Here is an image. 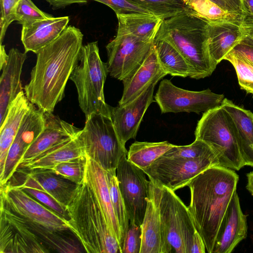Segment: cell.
Here are the masks:
<instances>
[{
    "instance_id": "cell-31",
    "label": "cell",
    "mask_w": 253,
    "mask_h": 253,
    "mask_svg": "<svg viewBox=\"0 0 253 253\" xmlns=\"http://www.w3.org/2000/svg\"><path fill=\"white\" fill-rule=\"evenodd\" d=\"M131 0L151 13L160 16L163 20L185 13L195 14L186 0Z\"/></svg>"
},
{
    "instance_id": "cell-17",
    "label": "cell",
    "mask_w": 253,
    "mask_h": 253,
    "mask_svg": "<svg viewBox=\"0 0 253 253\" xmlns=\"http://www.w3.org/2000/svg\"><path fill=\"white\" fill-rule=\"evenodd\" d=\"M84 181L92 191L110 230L122 251L124 239L112 204L106 170L87 156Z\"/></svg>"
},
{
    "instance_id": "cell-30",
    "label": "cell",
    "mask_w": 253,
    "mask_h": 253,
    "mask_svg": "<svg viewBox=\"0 0 253 253\" xmlns=\"http://www.w3.org/2000/svg\"><path fill=\"white\" fill-rule=\"evenodd\" d=\"M174 145L167 141L159 142L135 141L129 147L127 159L144 170Z\"/></svg>"
},
{
    "instance_id": "cell-1",
    "label": "cell",
    "mask_w": 253,
    "mask_h": 253,
    "mask_svg": "<svg viewBox=\"0 0 253 253\" xmlns=\"http://www.w3.org/2000/svg\"><path fill=\"white\" fill-rule=\"evenodd\" d=\"M83 38L79 28L68 26L58 38L36 53V65L24 89L29 101L43 112H53L63 98Z\"/></svg>"
},
{
    "instance_id": "cell-6",
    "label": "cell",
    "mask_w": 253,
    "mask_h": 253,
    "mask_svg": "<svg viewBox=\"0 0 253 253\" xmlns=\"http://www.w3.org/2000/svg\"><path fill=\"white\" fill-rule=\"evenodd\" d=\"M154 183L161 224V253H190L197 230L188 208L174 191Z\"/></svg>"
},
{
    "instance_id": "cell-15",
    "label": "cell",
    "mask_w": 253,
    "mask_h": 253,
    "mask_svg": "<svg viewBox=\"0 0 253 253\" xmlns=\"http://www.w3.org/2000/svg\"><path fill=\"white\" fill-rule=\"evenodd\" d=\"M6 184L18 188L28 186L42 190L67 207L78 185L50 169L30 170L25 168H17Z\"/></svg>"
},
{
    "instance_id": "cell-44",
    "label": "cell",
    "mask_w": 253,
    "mask_h": 253,
    "mask_svg": "<svg viewBox=\"0 0 253 253\" xmlns=\"http://www.w3.org/2000/svg\"><path fill=\"white\" fill-rule=\"evenodd\" d=\"M206 250L203 239L197 231L193 236L190 253H205Z\"/></svg>"
},
{
    "instance_id": "cell-7",
    "label": "cell",
    "mask_w": 253,
    "mask_h": 253,
    "mask_svg": "<svg viewBox=\"0 0 253 253\" xmlns=\"http://www.w3.org/2000/svg\"><path fill=\"white\" fill-rule=\"evenodd\" d=\"M195 135L196 139L205 142L212 149L219 166L237 170L245 166L229 116L221 105L204 112Z\"/></svg>"
},
{
    "instance_id": "cell-28",
    "label": "cell",
    "mask_w": 253,
    "mask_h": 253,
    "mask_svg": "<svg viewBox=\"0 0 253 253\" xmlns=\"http://www.w3.org/2000/svg\"><path fill=\"white\" fill-rule=\"evenodd\" d=\"M116 16L118 20L117 31L151 41H154L163 21L154 14L130 13Z\"/></svg>"
},
{
    "instance_id": "cell-11",
    "label": "cell",
    "mask_w": 253,
    "mask_h": 253,
    "mask_svg": "<svg viewBox=\"0 0 253 253\" xmlns=\"http://www.w3.org/2000/svg\"><path fill=\"white\" fill-rule=\"evenodd\" d=\"M213 166H218L217 159H189L162 156L143 171L150 180L175 192L186 186L194 177Z\"/></svg>"
},
{
    "instance_id": "cell-19",
    "label": "cell",
    "mask_w": 253,
    "mask_h": 253,
    "mask_svg": "<svg viewBox=\"0 0 253 253\" xmlns=\"http://www.w3.org/2000/svg\"><path fill=\"white\" fill-rule=\"evenodd\" d=\"M246 216L241 208L236 190L219 227L212 253H230L247 235Z\"/></svg>"
},
{
    "instance_id": "cell-27",
    "label": "cell",
    "mask_w": 253,
    "mask_h": 253,
    "mask_svg": "<svg viewBox=\"0 0 253 253\" xmlns=\"http://www.w3.org/2000/svg\"><path fill=\"white\" fill-rule=\"evenodd\" d=\"M84 156L86 155L77 135L53 146L31 162L17 168L30 170L50 169L61 163Z\"/></svg>"
},
{
    "instance_id": "cell-38",
    "label": "cell",
    "mask_w": 253,
    "mask_h": 253,
    "mask_svg": "<svg viewBox=\"0 0 253 253\" xmlns=\"http://www.w3.org/2000/svg\"><path fill=\"white\" fill-rule=\"evenodd\" d=\"M19 188L56 212L63 218L67 220H69V216L67 207L57 202L49 194L42 190L31 187L26 186Z\"/></svg>"
},
{
    "instance_id": "cell-23",
    "label": "cell",
    "mask_w": 253,
    "mask_h": 253,
    "mask_svg": "<svg viewBox=\"0 0 253 253\" xmlns=\"http://www.w3.org/2000/svg\"><path fill=\"white\" fill-rule=\"evenodd\" d=\"M221 106L228 113L245 166L253 167V113L224 98Z\"/></svg>"
},
{
    "instance_id": "cell-34",
    "label": "cell",
    "mask_w": 253,
    "mask_h": 253,
    "mask_svg": "<svg viewBox=\"0 0 253 253\" xmlns=\"http://www.w3.org/2000/svg\"><path fill=\"white\" fill-rule=\"evenodd\" d=\"M224 60L230 62L234 67L241 88L253 94V63L234 49Z\"/></svg>"
},
{
    "instance_id": "cell-12",
    "label": "cell",
    "mask_w": 253,
    "mask_h": 253,
    "mask_svg": "<svg viewBox=\"0 0 253 253\" xmlns=\"http://www.w3.org/2000/svg\"><path fill=\"white\" fill-rule=\"evenodd\" d=\"M140 168L127 159L121 158L116 169L119 187L128 215L129 222L141 226L150 195V181Z\"/></svg>"
},
{
    "instance_id": "cell-49",
    "label": "cell",
    "mask_w": 253,
    "mask_h": 253,
    "mask_svg": "<svg viewBox=\"0 0 253 253\" xmlns=\"http://www.w3.org/2000/svg\"><path fill=\"white\" fill-rule=\"evenodd\" d=\"M248 183L246 186V189L253 196V171L247 174Z\"/></svg>"
},
{
    "instance_id": "cell-21",
    "label": "cell",
    "mask_w": 253,
    "mask_h": 253,
    "mask_svg": "<svg viewBox=\"0 0 253 253\" xmlns=\"http://www.w3.org/2000/svg\"><path fill=\"white\" fill-rule=\"evenodd\" d=\"M167 75L159 62L153 43L142 64L132 74L122 81L124 90L118 106H124L131 102L155 80H160Z\"/></svg>"
},
{
    "instance_id": "cell-4",
    "label": "cell",
    "mask_w": 253,
    "mask_h": 253,
    "mask_svg": "<svg viewBox=\"0 0 253 253\" xmlns=\"http://www.w3.org/2000/svg\"><path fill=\"white\" fill-rule=\"evenodd\" d=\"M69 228L88 253H122L92 191L84 181L67 206Z\"/></svg>"
},
{
    "instance_id": "cell-22",
    "label": "cell",
    "mask_w": 253,
    "mask_h": 253,
    "mask_svg": "<svg viewBox=\"0 0 253 253\" xmlns=\"http://www.w3.org/2000/svg\"><path fill=\"white\" fill-rule=\"evenodd\" d=\"M68 16L51 17L23 26L21 40L25 52L37 53L58 38L68 26Z\"/></svg>"
},
{
    "instance_id": "cell-40",
    "label": "cell",
    "mask_w": 253,
    "mask_h": 253,
    "mask_svg": "<svg viewBox=\"0 0 253 253\" xmlns=\"http://www.w3.org/2000/svg\"><path fill=\"white\" fill-rule=\"evenodd\" d=\"M141 226L129 222L122 253H140L142 243Z\"/></svg>"
},
{
    "instance_id": "cell-9",
    "label": "cell",
    "mask_w": 253,
    "mask_h": 253,
    "mask_svg": "<svg viewBox=\"0 0 253 253\" xmlns=\"http://www.w3.org/2000/svg\"><path fill=\"white\" fill-rule=\"evenodd\" d=\"M0 205L35 225L56 232H72L67 220L17 187L0 186Z\"/></svg>"
},
{
    "instance_id": "cell-33",
    "label": "cell",
    "mask_w": 253,
    "mask_h": 253,
    "mask_svg": "<svg viewBox=\"0 0 253 253\" xmlns=\"http://www.w3.org/2000/svg\"><path fill=\"white\" fill-rule=\"evenodd\" d=\"M106 173L112 204L125 239L128 228L129 219L119 189L118 181L116 176V169L106 170Z\"/></svg>"
},
{
    "instance_id": "cell-32",
    "label": "cell",
    "mask_w": 253,
    "mask_h": 253,
    "mask_svg": "<svg viewBox=\"0 0 253 253\" xmlns=\"http://www.w3.org/2000/svg\"><path fill=\"white\" fill-rule=\"evenodd\" d=\"M197 16L208 22L228 21L242 23L243 16L224 10L211 0H186Z\"/></svg>"
},
{
    "instance_id": "cell-45",
    "label": "cell",
    "mask_w": 253,
    "mask_h": 253,
    "mask_svg": "<svg viewBox=\"0 0 253 253\" xmlns=\"http://www.w3.org/2000/svg\"><path fill=\"white\" fill-rule=\"evenodd\" d=\"M53 9L64 8L73 4H85L87 0H44Z\"/></svg>"
},
{
    "instance_id": "cell-8",
    "label": "cell",
    "mask_w": 253,
    "mask_h": 253,
    "mask_svg": "<svg viewBox=\"0 0 253 253\" xmlns=\"http://www.w3.org/2000/svg\"><path fill=\"white\" fill-rule=\"evenodd\" d=\"M78 137L86 156L106 170L116 169L122 157L127 154L111 118L102 114H93L86 119Z\"/></svg>"
},
{
    "instance_id": "cell-35",
    "label": "cell",
    "mask_w": 253,
    "mask_h": 253,
    "mask_svg": "<svg viewBox=\"0 0 253 253\" xmlns=\"http://www.w3.org/2000/svg\"><path fill=\"white\" fill-rule=\"evenodd\" d=\"M163 156L166 157L182 158L189 159L204 158L217 159L210 146L205 142L196 139L192 143L188 145L177 146L174 145Z\"/></svg>"
},
{
    "instance_id": "cell-16",
    "label": "cell",
    "mask_w": 253,
    "mask_h": 253,
    "mask_svg": "<svg viewBox=\"0 0 253 253\" xmlns=\"http://www.w3.org/2000/svg\"><path fill=\"white\" fill-rule=\"evenodd\" d=\"M156 80L137 98L124 106L110 107V118L117 133L122 142L135 138L145 112L153 101Z\"/></svg>"
},
{
    "instance_id": "cell-10",
    "label": "cell",
    "mask_w": 253,
    "mask_h": 253,
    "mask_svg": "<svg viewBox=\"0 0 253 253\" xmlns=\"http://www.w3.org/2000/svg\"><path fill=\"white\" fill-rule=\"evenodd\" d=\"M153 42L117 31L106 46L108 74L120 81L130 76L142 64Z\"/></svg>"
},
{
    "instance_id": "cell-29",
    "label": "cell",
    "mask_w": 253,
    "mask_h": 253,
    "mask_svg": "<svg viewBox=\"0 0 253 253\" xmlns=\"http://www.w3.org/2000/svg\"><path fill=\"white\" fill-rule=\"evenodd\" d=\"M153 44L159 62L164 71L172 76L190 77L189 66L179 51L169 42L154 40Z\"/></svg>"
},
{
    "instance_id": "cell-47",
    "label": "cell",
    "mask_w": 253,
    "mask_h": 253,
    "mask_svg": "<svg viewBox=\"0 0 253 253\" xmlns=\"http://www.w3.org/2000/svg\"><path fill=\"white\" fill-rule=\"evenodd\" d=\"M233 49L239 52L253 63V46L239 43Z\"/></svg>"
},
{
    "instance_id": "cell-41",
    "label": "cell",
    "mask_w": 253,
    "mask_h": 253,
    "mask_svg": "<svg viewBox=\"0 0 253 253\" xmlns=\"http://www.w3.org/2000/svg\"><path fill=\"white\" fill-rule=\"evenodd\" d=\"M105 4L114 10L116 14L130 13L152 14L135 4L131 0H91Z\"/></svg>"
},
{
    "instance_id": "cell-42",
    "label": "cell",
    "mask_w": 253,
    "mask_h": 253,
    "mask_svg": "<svg viewBox=\"0 0 253 253\" xmlns=\"http://www.w3.org/2000/svg\"><path fill=\"white\" fill-rule=\"evenodd\" d=\"M222 9L231 13L243 16L244 9L242 0H211Z\"/></svg>"
},
{
    "instance_id": "cell-46",
    "label": "cell",
    "mask_w": 253,
    "mask_h": 253,
    "mask_svg": "<svg viewBox=\"0 0 253 253\" xmlns=\"http://www.w3.org/2000/svg\"><path fill=\"white\" fill-rule=\"evenodd\" d=\"M244 9L243 23L253 24V0H242Z\"/></svg>"
},
{
    "instance_id": "cell-20",
    "label": "cell",
    "mask_w": 253,
    "mask_h": 253,
    "mask_svg": "<svg viewBox=\"0 0 253 253\" xmlns=\"http://www.w3.org/2000/svg\"><path fill=\"white\" fill-rule=\"evenodd\" d=\"M8 59L1 67L0 78V126L6 117L11 102L23 90L21 75L27 52L12 48L8 53Z\"/></svg>"
},
{
    "instance_id": "cell-26",
    "label": "cell",
    "mask_w": 253,
    "mask_h": 253,
    "mask_svg": "<svg viewBox=\"0 0 253 253\" xmlns=\"http://www.w3.org/2000/svg\"><path fill=\"white\" fill-rule=\"evenodd\" d=\"M150 181V195L141 225L142 243L140 253H161V224L156 187L152 180Z\"/></svg>"
},
{
    "instance_id": "cell-5",
    "label": "cell",
    "mask_w": 253,
    "mask_h": 253,
    "mask_svg": "<svg viewBox=\"0 0 253 253\" xmlns=\"http://www.w3.org/2000/svg\"><path fill=\"white\" fill-rule=\"evenodd\" d=\"M108 74L107 63L100 57L97 42L82 46L70 79L75 84L79 106L87 119L93 114L110 118V107L105 100L104 85Z\"/></svg>"
},
{
    "instance_id": "cell-37",
    "label": "cell",
    "mask_w": 253,
    "mask_h": 253,
    "mask_svg": "<svg viewBox=\"0 0 253 253\" xmlns=\"http://www.w3.org/2000/svg\"><path fill=\"white\" fill-rule=\"evenodd\" d=\"M52 16L39 9L31 0H19L16 7L15 21L23 26Z\"/></svg>"
},
{
    "instance_id": "cell-43",
    "label": "cell",
    "mask_w": 253,
    "mask_h": 253,
    "mask_svg": "<svg viewBox=\"0 0 253 253\" xmlns=\"http://www.w3.org/2000/svg\"><path fill=\"white\" fill-rule=\"evenodd\" d=\"M242 37L239 43L253 46V24H241Z\"/></svg>"
},
{
    "instance_id": "cell-48",
    "label": "cell",
    "mask_w": 253,
    "mask_h": 253,
    "mask_svg": "<svg viewBox=\"0 0 253 253\" xmlns=\"http://www.w3.org/2000/svg\"><path fill=\"white\" fill-rule=\"evenodd\" d=\"M8 55L6 53L5 49V45L0 44V67H1L5 63L7 59Z\"/></svg>"
},
{
    "instance_id": "cell-36",
    "label": "cell",
    "mask_w": 253,
    "mask_h": 253,
    "mask_svg": "<svg viewBox=\"0 0 253 253\" xmlns=\"http://www.w3.org/2000/svg\"><path fill=\"white\" fill-rule=\"evenodd\" d=\"M86 156L61 163L50 170L78 185L84 180Z\"/></svg>"
},
{
    "instance_id": "cell-14",
    "label": "cell",
    "mask_w": 253,
    "mask_h": 253,
    "mask_svg": "<svg viewBox=\"0 0 253 253\" xmlns=\"http://www.w3.org/2000/svg\"><path fill=\"white\" fill-rule=\"evenodd\" d=\"M50 252L41 239L15 213L0 205V253Z\"/></svg>"
},
{
    "instance_id": "cell-18",
    "label": "cell",
    "mask_w": 253,
    "mask_h": 253,
    "mask_svg": "<svg viewBox=\"0 0 253 253\" xmlns=\"http://www.w3.org/2000/svg\"><path fill=\"white\" fill-rule=\"evenodd\" d=\"M44 117L42 130L26 150L17 168L31 162L53 146L76 137L82 130L61 120L52 112H44Z\"/></svg>"
},
{
    "instance_id": "cell-25",
    "label": "cell",
    "mask_w": 253,
    "mask_h": 253,
    "mask_svg": "<svg viewBox=\"0 0 253 253\" xmlns=\"http://www.w3.org/2000/svg\"><path fill=\"white\" fill-rule=\"evenodd\" d=\"M31 104L24 91L22 90L11 102L0 126V173L3 169L10 147Z\"/></svg>"
},
{
    "instance_id": "cell-3",
    "label": "cell",
    "mask_w": 253,
    "mask_h": 253,
    "mask_svg": "<svg viewBox=\"0 0 253 253\" xmlns=\"http://www.w3.org/2000/svg\"><path fill=\"white\" fill-rule=\"evenodd\" d=\"M208 24L194 14H181L164 20L155 38L168 41L179 51L189 66L192 79L211 76L217 65L208 49Z\"/></svg>"
},
{
    "instance_id": "cell-39",
    "label": "cell",
    "mask_w": 253,
    "mask_h": 253,
    "mask_svg": "<svg viewBox=\"0 0 253 253\" xmlns=\"http://www.w3.org/2000/svg\"><path fill=\"white\" fill-rule=\"evenodd\" d=\"M19 0H0V43L2 44L9 26L15 21Z\"/></svg>"
},
{
    "instance_id": "cell-13",
    "label": "cell",
    "mask_w": 253,
    "mask_h": 253,
    "mask_svg": "<svg viewBox=\"0 0 253 253\" xmlns=\"http://www.w3.org/2000/svg\"><path fill=\"white\" fill-rule=\"evenodd\" d=\"M161 113L186 112L200 113L219 106L224 99L210 89L194 91L174 85L170 80H162L154 96Z\"/></svg>"
},
{
    "instance_id": "cell-2",
    "label": "cell",
    "mask_w": 253,
    "mask_h": 253,
    "mask_svg": "<svg viewBox=\"0 0 253 253\" xmlns=\"http://www.w3.org/2000/svg\"><path fill=\"white\" fill-rule=\"evenodd\" d=\"M238 180V175L233 169L213 166L186 186L190 191L188 210L209 253L212 252L219 227Z\"/></svg>"
},
{
    "instance_id": "cell-24",
    "label": "cell",
    "mask_w": 253,
    "mask_h": 253,
    "mask_svg": "<svg viewBox=\"0 0 253 253\" xmlns=\"http://www.w3.org/2000/svg\"><path fill=\"white\" fill-rule=\"evenodd\" d=\"M241 37V23L228 21L208 22V49L217 65L240 42Z\"/></svg>"
}]
</instances>
